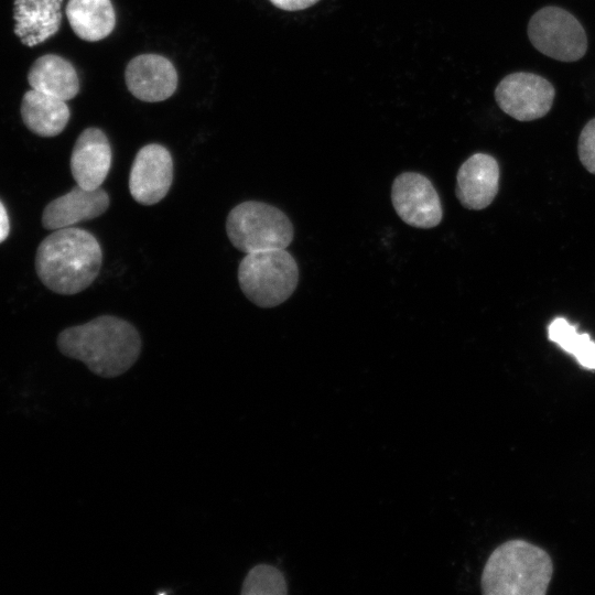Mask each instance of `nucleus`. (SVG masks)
<instances>
[{"instance_id":"obj_22","label":"nucleus","mask_w":595,"mask_h":595,"mask_svg":"<svg viewBox=\"0 0 595 595\" xmlns=\"http://www.w3.org/2000/svg\"><path fill=\"white\" fill-rule=\"evenodd\" d=\"M10 231V223L7 209L0 201V244L4 241Z\"/></svg>"},{"instance_id":"obj_11","label":"nucleus","mask_w":595,"mask_h":595,"mask_svg":"<svg viewBox=\"0 0 595 595\" xmlns=\"http://www.w3.org/2000/svg\"><path fill=\"white\" fill-rule=\"evenodd\" d=\"M499 165L486 153L470 155L456 175V196L463 207L480 210L489 206L499 188Z\"/></svg>"},{"instance_id":"obj_19","label":"nucleus","mask_w":595,"mask_h":595,"mask_svg":"<svg viewBox=\"0 0 595 595\" xmlns=\"http://www.w3.org/2000/svg\"><path fill=\"white\" fill-rule=\"evenodd\" d=\"M288 593L284 575L269 564H258L247 574L240 594L242 595H284Z\"/></svg>"},{"instance_id":"obj_4","label":"nucleus","mask_w":595,"mask_h":595,"mask_svg":"<svg viewBox=\"0 0 595 595\" xmlns=\"http://www.w3.org/2000/svg\"><path fill=\"white\" fill-rule=\"evenodd\" d=\"M299 269L285 249L246 253L238 268V282L246 298L260 307H274L295 291Z\"/></svg>"},{"instance_id":"obj_16","label":"nucleus","mask_w":595,"mask_h":595,"mask_svg":"<svg viewBox=\"0 0 595 595\" xmlns=\"http://www.w3.org/2000/svg\"><path fill=\"white\" fill-rule=\"evenodd\" d=\"M21 116L35 134L55 137L65 129L71 112L64 100L31 88L22 98Z\"/></svg>"},{"instance_id":"obj_3","label":"nucleus","mask_w":595,"mask_h":595,"mask_svg":"<svg viewBox=\"0 0 595 595\" xmlns=\"http://www.w3.org/2000/svg\"><path fill=\"white\" fill-rule=\"evenodd\" d=\"M552 573V560L543 549L524 540H509L489 555L482 589L486 595H544Z\"/></svg>"},{"instance_id":"obj_5","label":"nucleus","mask_w":595,"mask_h":595,"mask_svg":"<svg viewBox=\"0 0 595 595\" xmlns=\"http://www.w3.org/2000/svg\"><path fill=\"white\" fill-rule=\"evenodd\" d=\"M226 231L231 245L245 253L285 249L294 236L293 225L282 210L257 201L235 206L227 216Z\"/></svg>"},{"instance_id":"obj_15","label":"nucleus","mask_w":595,"mask_h":595,"mask_svg":"<svg viewBox=\"0 0 595 595\" xmlns=\"http://www.w3.org/2000/svg\"><path fill=\"white\" fill-rule=\"evenodd\" d=\"M28 82L32 89L67 101L79 91L76 69L67 60L56 54L39 57L30 67Z\"/></svg>"},{"instance_id":"obj_14","label":"nucleus","mask_w":595,"mask_h":595,"mask_svg":"<svg viewBox=\"0 0 595 595\" xmlns=\"http://www.w3.org/2000/svg\"><path fill=\"white\" fill-rule=\"evenodd\" d=\"M63 0H14V34L25 46L39 45L57 33Z\"/></svg>"},{"instance_id":"obj_2","label":"nucleus","mask_w":595,"mask_h":595,"mask_svg":"<svg viewBox=\"0 0 595 595\" xmlns=\"http://www.w3.org/2000/svg\"><path fill=\"white\" fill-rule=\"evenodd\" d=\"M102 251L87 230L67 227L54 230L40 244L35 270L42 283L58 294H76L97 278Z\"/></svg>"},{"instance_id":"obj_13","label":"nucleus","mask_w":595,"mask_h":595,"mask_svg":"<svg viewBox=\"0 0 595 595\" xmlns=\"http://www.w3.org/2000/svg\"><path fill=\"white\" fill-rule=\"evenodd\" d=\"M111 147L104 131L87 128L77 138L71 156V171L77 185L101 187L111 167Z\"/></svg>"},{"instance_id":"obj_18","label":"nucleus","mask_w":595,"mask_h":595,"mask_svg":"<svg viewBox=\"0 0 595 595\" xmlns=\"http://www.w3.org/2000/svg\"><path fill=\"white\" fill-rule=\"evenodd\" d=\"M549 339L572 354L586 369H595V342L588 334H580L575 325L563 317L554 318L548 327Z\"/></svg>"},{"instance_id":"obj_8","label":"nucleus","mask_w":595,"mask_h":595,"mask_svg":"<svg viewBox=\"0 0 595 595\" xmlns=\"http://www.w3.org/2000/svg\"><path fill=\"white\" fill-rule=\"evenodd\" d=\"M391 202L398 216L412 227L429 229L442 220L439 194L431 181L420 173L399 174L391 186Z\"/></svg>"},{"instance_id":"obj_9","label":"nucleus","mask_w":595,"mask_h":595,"mask_svg":"<svg viewBox=\"0 0 595 595\" xmlns=\"http://www.w3.org/2000/svg\"><path fill=\"white\" fill-rule=\"evenodd\" d=\"M173 180V160L169 150L156 143L142 147L131 165L129 190L133 199L142 205L162 201Z\"/></svg>"},{"instance_id":"obj_6","label":"nucleus","mask_w":595,"mask_h":595,"mask_svg":"<svg viewBox=\"0 0 595 595\" xmlns=\"http://www.w3.org/2000/svg\"><path fill=\"white\" fill-rule=\"evenodd\" d=\"M527 33L534 48L560 62H576L587 50L583 25L572 13L560 7L548 6L533 13Z\"/></svg>"},{"instance_id":"obj_20","label":"nucleus","mask_w":595,"mask_h":595,"mask_svg":"<svg viewBox=\"0 0 595 595\" xmlns=\"http://www.w3.org/2000/svg\"><path fill=\"white\" fill-rule=\"evenodd\" d=\"M578 158L583 166L595 174V118L582 129L578 138Z\"/></svg>"},{"instance_id":"obj_10","label":"nucleus","mask_w":595,"mask_h":595,"mask_svg":"<svg viewBox=\"0 0 595 595\" xmlns=\"http://www.w3.org/2000/svg\"><path fill=\"white\" fill-rule=\"evenodd\" d=\"M125 78L130 93L148 102L167 99L177 87L174 65L158 54H141L133 57L126 67Z\"/></svg>"},{"instance_id":"obj_12","label":"nucleus","mask_w":595,"mask_h":595,"mask_svg":"<svg viewBox=\"0 0 595 595\" xmlns=\"http://www.w3.org/2000/svg\"><path fill=\"white\" fill-rule=\"evenodd\" d=\"M109 204V195L101 187L87 190L76 185L46 205L42 214V225L48 230L73 227L102 215Z\"/></svg>"},{"instance_id":"obj_21","label":"nucleus","mask_w":595,"mask_h":595,"mask_svg":"<svg viewBox=\"0 0 595 595\" xmlns=\"http://www.w3.org/2000/svg\"><path fill=\"white\" fill-rule=\"evenodd\" d=\"M273 6L285 11L304 10L320 0H269Z\"/></svg>"},{"instance_id":"obj_7","label":"nucleus","mask_w":595,"mask_h":595,"mask_svg":"<svg viewBox=\"0 0 595 595\" xmlns=\"http://www.w3.org/2000/svg\"><path fill=\"white\" fill-rule=\"evenodd\" d=\"M555 89L544 77L517 72L505 76L495 89L499 108L518 121L544 117L553 105Z\"/></svg>"},{"instance_id":"obj_1","label":"nucleus","mask_w":595,"mask_h":595,"mask_svg":"<svg viewBox=\"0 0 595 595\" xmlns=\"http://www.w3.org/2000/svg\"><path fill=\"white\" fill-rule=\"evenodd\" d=\"M56 343L64 356L80 360L101 378H115L129 370L142 347L136 327L112 315L65 328Z\"/></svg>"},{"instance_id":"obj_17","label":"nucleus","mask_w":595,"mask_h":595,"mask_svg":"<svg viewBox=\"0 0 595 595\" xmlns=\"http://www.w3.org/2000/svg\"><path fill=\"white\" fill-rule=\"evenodd\" d=\"M66 17L74 33L88 42L107 37L116 25L110 0H68Z\"/></svg>"}]
</instances>
